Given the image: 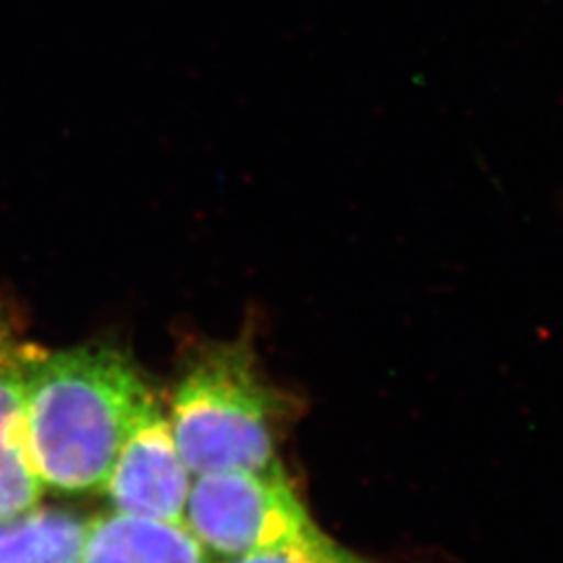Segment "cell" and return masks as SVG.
I'll list each match as a JSON object with an SVG mask.
<instances>
[{
  "label": "cell",
  "mask_w": 563,
  "mask_h": 563,
  "mask_svg": "<svg viewBox=\"0 0 563 563\" xmlns=\"http://www.w3.org/2000/svg\"><path fill=\"white\" fill-rule=\"evenodd\" d=\"M295 405L263 374L253 341L195 342L181 357L167 416L192 476L269 470Z\"/></svg>",
  "instance_id": "7a4b0ae2"
},
{
  "label": "cell",
  "mask_w": 563,
  "mask_h": 563,
  "mask_svg": "<svg viewBox=\"0 0 563 563\" xmlns=\"http://www.w3.org/2000/svg\"><path fill=\"white\" fill-rule=\"evenodd\" d=\"M155 388L113 342L44 349L27 383V444L44 490L99 495Z\"/></svg>",
  "instance_id": "6da1fadb"
},
{
  "label": "cell",
  "mask_w": 563,
  "mask_h": 563,
  "mask_svg": "<svg viewBox=\"0 0 563 563\" xmlns=\"http://www.w3.org/2000/svg\"><path fill=\"white\" fill-rule=\"evenodd\" d=\"M86 518L42 507L0 522V563H80Z\"/></svg>",
  "instance_id": "52a82bcc"
},
{
  "label": "cell",
  "mask_w": 563,
  "mask_h": 563,
  "mask_svg": "<svg viewBox=\"0 0 563 563\" xmlns=\"http://www.w3.org/2000/svg\"><path fill=\"white\" fill-rule=\"evenodd\" d=\"M213 563H325L316 560L301 551H263V553H251L232 560H220Z\"/></svg>",
  "instance_id": "ba28073f"
},
{
  "label": "cell",
  "mask_w": 563,
  "mask_h": 563,
  "mask_svg": "<svg viewBox=\"0 0 563 563\" xmlns=\"http://www.w3.org/2000/svg\"><path fill=\"white\" fill-rule=\"evenodd\" d=\"M42 351L0 297V522L36 509L44 495L27 444V383Z\"/></svg>",
  "instance_id": "5b68a950"
},
{
  "label": "cell",
  "mask_w": 563,
  "mask_h": 563,
  "mask_svg": "<svg viewBox=\"0 0 563 563\" xmlns=\"http://www.w3.org/2000/svg\"><path fill=\"white\" fill-rule=\"evenodd\" d=\"M192 474L181 460L157 390L142 402L101 493L111 511L184 523Z\"/></svg>",
  "instance_id": "277c9868"
},
{
  "label": "cell",
  "mask_w": 563,
  "mask_h": 563,
  "mask_svg": "<svg viewBox=\"0 0 563 563\" xmlns=\"http://www.w3.org/2000/svg\"><path fill=\"white\" fill-rule=\"evenodd\" d=\"M184 526L213 562L263 551H301L325 563H369L330 539L284 465L192 478Z\"/></svg>",
  "instance_id": "3957f363"
},
{
  "label": "cell",
  "mask_w": 563,
  "mask_h": 563,
  "mask_svg": "<svg viewBox=\"0 0 563 563\" xmlns=\"http://www.w3.org/2000/svg\"><path fill=\"white\" fill-rule=\"evenodd\" d=\"M80 563H213L181 522L107 511L86 522Z\"/></svg>",
  "instance_id": "8992f818"
}]
</instances>
